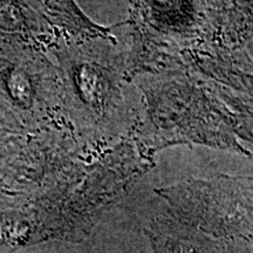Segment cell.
I'll use <instances>...</instances> for the list:
<instances>
[{"mask_svg": "<svg viewBox=\"0 0 253 253\" xmlns=\"http://www.w3.org/2000/svg\"><path fill=\"white\" fill-rule=\"evenodd\" d=\"M154 253H221L220 240L172 219L155 220L145 230Z\"/></svg>", "mask_w": 253, "mask_h": 253, "instance_id": "obj_2", "label": "cell"}, {"mask_svg": "<svg viewBox=\"0 0 253 253\" xmlns=\"http://www.w3.org/2000/svg\"><path fill=\"white\" fill-rule=\"evenodd\" d=\"M172 217L217 240L253 236V178L218 175L157 189Z\"/></svg>", "mask_w": 253, "mask_h": 253, "instance_id": "obj_1", "label": "cell"}]
</instances>
